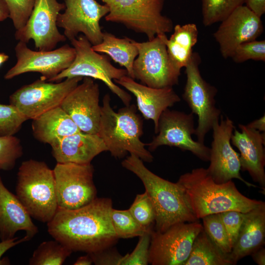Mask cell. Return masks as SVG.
Segmentation results:
<instances>
[{
  "label": "cell",
  "instance_id": "cell-1",
  "mask_svg": "<svg viewBox=\"0 0 265 265\" xmlns=\"http://www.w3.org/2000/svg\"><path fill=\"white\" fill-rule=\"evenodd\" d=\"M112 203L108 198H96L74 210L58 207L47 223L48 232L72 252L87 253L110 248L119 239L110 218Z\"/></svg>",
  "mask_w": 265,
  "mask_h": 265
},
{
  "label": "cell",
  "instance_id": "cell-2",
  "mask_svg": "<svg viewBox=\"0 0 265 265\" xmlns=\"http://www.w3.org/2000/svg\"><path fill=\"white\" fill-rule=\"evenodd\" d=\"M177 182L183 187L188 204L198 220L229 211L247 212L262 201L243 195L232 180L216 183L203 167L181 175Z\"/></svg>",
  "mask_w": 265,
  "mask_h": 265
},
{
  "label": "cell",
  "instance_id": "cell-3",
  "mask_svg": "<svg viewBox=\"0 0 265 265\" xmlns=\"http://www.w3.org/2000/svg\"><path fill=\"white\" fill-rule=\"evenodd\" d=\"M122 165L135 174L142 181L155 212V231L163 232L174 224L198 221L178 182L165 180L149 170L143 160L130 154Z\"/></svg>",
  "mask_w": 265,
  "mask_h": 265
},
{
  "label": "cell",
  "instance_id": "cell-4",
  "mask_svg": "<svg viewBox=\"0 0 265 265\" xmlns=\"http://www.w3.org/2000/svg\"><path fill=\"white\" fill-rule=\"evenodd\" d=\"M142 133V120L136 113L135 106H126L115 112L111 107L109 95H105L98 134L111 155L122 158L129 152L143 161L152 162L153 156L145 148L147 144L140 139Z\"/></svg>",
  "mask_w": 265,
  "mask_h": 265
},
{
  "label": "cell",
  "instance_id": "cell-5",
  "mask_svg": "<svg viewBox=\"0 0 265 265\" xmlns=\"http://www.w3.org/2000/svg\"><path fill=\"white\" fill-rule=\"evenodd\" d=\"M16 196L31 217L50 222L58 209L53 170L44 161L28 159L19 168Z\"/></svg>",
  "mask_w": 265,
  "mask_h": 265
},
{
  "label": "cell",
  "instance_id": "cell-6",
  "mask_svg": "<svg viewBox=\"0 0 265 265\" xmlns=\"http://www.w3.org/2000/svg\"><path fill=\"white\" fill-rule=\"evenodd\" d=\"M109 12L106 21L121 24L138 33L145 34L148 40L157 35L170 32L172 21L162 15L164 0H99Z\"/></svg>",
  "mask_w": 265,
  "mask_h": 265
},
{
  "label": "cell",
  "instance_id": "cell-7",
  "mask_svg": "<svg viewBox=\"0 0 265 265\" xmlns=\"http://www.w3.org/2000/svg\"><path fill=\"white\" fill-rule=\"evenodd\" d=\"M70 41L76 51L74 61L68 68L48 81L59 82L64 79L76 77L99 80L117 95L126 106H129L131 96L114 82V80L128 76L127 70L114 67L106 55L94 51L92 44L83 34Z\"/></svg>",
  "mask_w": 265,
  "mask_h": 265
},
{
  "label": "cell",
  "instance_id": "cell-8",
  "mask_svg": "<svg viewBox=\"0 0 265 265\" xmlns=\"http://www.w3.org/2000/svg\"><path fill=\"white\" fill-rule=\"evenodd\" d=\"M201 57L198 53L193 52L185 67L186 81L182 94L191 113L198 117V125L194 134L197 141L204 143L206 134L212 130L214 124L219 121L221 110L215 106L214 97L217 89L202 78L199 65Z\"/></svg>",
  "mask_w": 265,
  "mask_h": 265
},
{
  "label": "cell",
  "instance_id": "cell-9",
  "mask_svg": "<svg viewBox=\"0 0 265 265\" xmlns=\"http://www.w3.org/2000/svg\"><path fill=\"white\" fill-rule=\"evenodd\" d=\"M132 41L138 51L133 64L135 79L155 88L172 87L178 84L181 71L170 61L166 45L159 35L146 42Z\"/></svg>",
  "mask_w": 265,
  "mask_h": 265
},
{
  "label": "cell",
  "instance_id": "cell-10",
  "mask_svg": "<svg viewBox=\"0 0 265 265\" xmlns=\"http://www.w3.org/2000/svg\"><path fill=\"white\" fill-rule=\"evenodd\" d=\"M83 79L76 77L53 83L42 79L25 85L9 97V104L15 106L27 119H33L60 106L66 96Z\"/></svg>",
  "mask_w": 265,
  "mask_h": 265
},
{
  "label": "cell",
  "instance_id": "cell-11",
  "mask_svg": "<svg viewBox=\"0 0 265 265\" xmlns=\"http://www.w3.org/2000/svg\"><path fill=\"white\" fill-rule=\"evenodd\" d=\"M199 221L173 225L163 232L153 230L149 252L152 265H184L194 240L203 230Z\"/></svg>",
  "mask_w": 265,
  "mask_h": 265
},
{
  "label": "cell",
  "instance_id": "cell-12",
  "mask_svg": "<svg viewBox=\"0 0 265 265\" xmlns=\"http://www.w3.org/2000/svg\"><path fill=\"white\" fill-rule=\"evenodd\" d=\"M53 171L59 208L77 209L97 198L94 168L91 163H57Z\"/></svg>",
  "mask_w": 265,
  "mask_h": 265
},
{
  "label": "cell",
  "instance_id": "cell-13",
  "mask_svg": "<svg viewBox=\"0 0 265 265\" xmlns=\"http://www.w3.org/2000/svg\"><path fill=\"white\" fill-rule=\"evenodd\" d=\"M195 132L193 113L167 108L159 117L157 135L147 146L152 151L162 145L176 147L190 152L203 161H209L210 148L192 139Z\"/></svg>",
  "mask_w": 265,
  "mask_h": 265
},
{
  "label": "cell",
  "instance_id": "cell-14",
  "mask_svg": "<svg viewBox=\"0 0 265 265\" xmlns=\"http://www.w3.org/2000/svg\"><path fill=\"white\" fill-rule=\"evenodd\" d=\"M65 4L58 0H34L31 14L25 25L15 33L19 41L28 43L33 40L38 51L54 49L60 42L67 39L57 26V19Z\"/></svg>",
  "mask_w": 265,
  "mask_h": 265
},
{
  "label": "cell",
  "instance_id": "cell-15",
  "mask_svg": "<svg viewBox=\"0 0 265 265\" xmlns=\"http://www.w3.org/2000/svg\"><path fill=\"white\" fill-rule=\"evenodd\" d=\"M17 62L5 74L10 80L28 72H37L41 79L49 81L68 68L74 61L76 51L73 47L65 44L50 51H33L26 44L19 41L15 47Z\"/></svg>",
  "mask_w": 265,
  "mask_h": 265
},
{
  "label": "cell",
  "instance_id": "cell-16",
  "mask_svg": "<svg viewBox=\"0 0 265 265\" xmlns=\"http://www.w3.org/2000/svg\"><path fill=\"white\" fill-rule=\"evenodd\" d=\"M64 4L57 26L63 29L66 38L71 41L81 33L92 46L100 44L103 34L100 21L108 13V7L96 0H65Z\"/></svg>",
  "mask_w": 265,
  "mask_h": 265
},
{
  "label": "cell",
  "instance_id": "cell-17",
  "mask_svg": "<svg viewBox=\"0 0 265 265\" xmlns=\"http://www.w3.org/2000/svg\"><path fill=\"white\" fill-rule=\"evenodd\" d=\"M235 127L229 117L221 115L212 127V141L210 148V165L207 170L218 184L237 179L248 187L257 186L244 180L240 174L239 155L232 147L231 136Z\"/></svg>",
  "mask_w": 265,
  "mask_h": 265
},
{
  "label": "cell",
  "instance_id": "cell-18",
  "mask_svg": "<svg viewBox=\"0 0 265 265\" xmlns=\"http://www.w3.org/2000/svg\"><path fill=\"white\" fill-rule=\"evenodd\" d=\"M64 99L60 106L71 118L82 132L98 133L101 106L98 83L89 77H83Z\"/></svg>",
  "mask_w": 265,
  "mask_h": 265
},
{
  "label": "cell",
  "instance_id": "cell-19",
  "mask_svg": "<svg viewBox=\"0 0 265 265\" xmlns=\"http://www.w3.org/2000/svg\"><path fill=\"white\" fill-rule=\"evenodd\" d=\"M221 22L213 37L224 58L231 57L239 45L255 40L264 31L261 18L243 5Z\"/></svg>",
  "mask_w": 265,
  "mask_h": 265
},
{
  "label": "cell",
  "instance_id": "cell-20",
  "mask_svg": "<svg viewBox=\"0 0 265 265\" xmlns=\"http://www.w3.org/2000/svg\"><path fill=\"white\" fill-rule=\"evenodd\" d=\"M234 129L231 142L239 151L241 170L247 171L252 180L265 192V133L238 124Z\"/></svg>",
  "mask_w": 265,
  "mask_h": 265
},
{
  "label": "cell",
  "instance_id": "cell-21",
  "mask_svg": "<svg viewBox=\"0 0 265 265\" xmlns=\"http://www.w3.org/2000/svg\"><path fill=\"white\" fill-rule=\"evenodd\" d=\"M114 82L133 94L143 116L153 121L156 133L158 132L159 120L162 113L181 101L172 87L152 88L136 82L128 76L114 80Z\"/></svg>",
  "mask_w": 265,
  "mask_h": 265
},
{
  "label": "cell",
  "instance_id": "cell-22",
  "mask_svg": "<svg viewBox=\"0 0 265 265\" xmlns=\"http://www.w3.org/2000/svg\"><path fill=\"white\" fill-rule=\"evenodd\" d=\"M52 154L57 163H90L107 148L98 133L80 132L52 144Z\"/></svg>",
  "mask_w": 265,
  "mask_h": 265
},
{
  "label": "cell",
  "instance_id": "cell-23",
  "mask_svg": "<svg viewBox=\"0 0 265 265\" xmlns=\"http://www.w3.org/2000/svg\"><path fill=\"white\" fill-rule=\"evenodd\" d=\"M21 230L31 238L38 232L25 207L5 187L0 176V239L12 238Z\"/></svg>",
  "mask_w": 265,
  "mask_h": 265
},
{
  "label": "cell",
  "instance_id": "cell-24",
  "mask_svg": "<svg viewBox=\"0 0 265 265\" xmlns=\"http://www.w3.org/2000/svg\"><path fill=\"white\" fill-rule=\"evenodd\" d=\"M265 241V202L244 213L237 239L229 257L234 265L262 247Z\"/></svg>",
  "mask_w": 265,
  "mask_h": 265
},
{
  "label": "cell",
  "instance_id": "cell-25",
  "mask_svg": "<svg viewBox=\"0 0 265 265\" xmlns=\"http://www.w3.org/2000/svg\"><path fill=\"white\" fill-rule=\"evenodd\" d=\"M31 126L34 137L50 145L67 136L81 132L60 106L32 119Z\"/></svg>",
  "mask_w": 265,
  "mask_h": 265
},
{
  "label": "cell",
  "instance_id": "cell-26",
  "mask_svg": "<svg viewBox=\"0 0 265 265\" xmlns=\"http://www.w3.org/2000/svg\"><path fill=\"white\" fill-rule=\"evenodd\" d=\"M169 39L166 34L159 35L166 45L167 52L173 65L179 71L189 61L192 49L198 40V31L193 23L184 25H176Z\"/></svg>",
  "mask_w": 265,
  "mask_h": 265
},
{
  "label": "cell",
  "instance_id": "cell-27",
  "mask_svg": "<svg viewBox=\"0 0 265 265\" xmlns=\"http://www.w3.org/2000/svg\"><path fill=\"white\" fill-rule=\"evenodd\" d=\"M92 48L97 53L107 54L114 62L124 67L128 76L135 79L133 64L138 51L132 39L128 37L119 38L110 33L103 32L102 41L92 46Z\"/></svg>",
  "mask_w": 265,
  "mask_h": 265
},
{
  "label": "cell",
  "instance_id": "cell-28",
  "mask_svg": "<svg viewBox=\"0 0 265 265\" xmlns=\"http://www.w3.org/2000/svg\"><path fill=\"white\" fill-rule=\"evenodd\" d=\"M184 265H234L229 255L222 252L203 229L195 238Z\"/></svg>",
  "mask_w": 265,
  "mask_h": 265
},
{
  "label": "cell",
  "instance_id": "cell-29",
  "mask_svg": "<svg viewBox=\"0 0 265 265\" xmlns=\"http://www.w3.org/2000/svg\"><path fill=\"white\" fill-rule=\"evenodd\" d=\"M72 251L59 241L41 243L29 260L30 265H61Z\"/></svg>",
  "mask_w": 265,
  "mask_h": 265
},
{
  "label": "cell",
  "instance_id": "cell-30",
  "mask_svg": "<svg viewBox=\"0 0 265 265\" xmlns=\"http://www.w3.org/2000/svg\"><path fill=\"white\" fill-rule=\"evenodd\" d=\"M245 0H201L203 25L207 26L221 22Z\"/></svg>",
  "mask_w": 265,
  "mask_h": 265
},
{
  "label": "cell",
  "instance_id": "cell-31",
  "mask_svg": "<svg viewBox=\"0 0 265 265\" xmlns=\"http://www.w3.org/2000/svg\"><path fill=\"white\" fill-rule=\"evenodd\" d=\"M110 218L114 231L118 238H128L140 237L147 232L134 219L129 211L112 209Z\"/></svg>",
  "mask_w": 265,
  "mask_h": 265
},
{
  "label": "cell",
  "instance_id": "cell-32",
  "mask_svg": "<svg viewBox=\"0 0 265 265\" xmlns=\"http://www.w3.org/2000/svg\"><path fill=\"white\" fill-rule=\"evenodd\" d=\"M201 219L203 229L211 239L222 252L229 255L232 247L220 213L207 215Z\"/></svg>",
  "mask_w": 265,
  "mask_h": 265
},
{
  "label": "cell",
  "instance_id": "cell-33",
  "mask_svg": "<svg viewBox=\"0 0 265 265\" xmlns=\"http://www.w3.org/2000/svg\"><path fill=\"white\" fill-rule=\"evenodd\" d=\"M128 210L141 227L147 231L153 230L155 212L152 201L146 191L136 195Z\"/></svg>",
  "mask_w": 265,
  "mask_h": 265
},
{
  "label": "cell",
  "instance_id": "cell-34",
  "mask_svg": "<svg viewBox=\"0 0 265 265\" xmlns=\"http://www.w3.org/2000/svg\"><path fill=\"white\" fill-rule=\"evenodd\" d=\"M27 120L15 106L0 104V137L14 135Z\"/></svg>",
  "mask_w": 265,
  "mask_h": 265
},
{
  "label": "cell",
  "instance_id": "cell-35",
  "mask_svg": "<svg viewBox=\"0 0 265 265\" xmlns=\"http://www.w3.org/2000/svg\"><path fill=\"white\" fill-rule=\"evenodd\" d=\"M23 154L20 140L14 136L0 137V170L13 169Z\"/></svg>",
  "mask_w": 265,
  "mask_h": 265
},
{
  "label": "cell",
  "instance_id": "cell-36",
  "mask_svg": "<svg viewBox=\"0 0 265 265\" xmlns=\"http://www.w3.org/2000/svg\"><path fill=\"white\" fill-rule=\"evenodd\" d=\"M231 58L236 63H241L249 59L265 61V41L253 40L239 45Z\"/></svg>",
  "mask_w": 265,
  "mask_h": 265
},
{
  "label": "cell",
  "instance_id": "cell-37",
  "mask_svg": "<svg viewBox=\"0 0 265 265\" xmlns=\"http://www.w3.org/2000/svg\"><path fill=\"white\" fill-rule=\"evenodd\" d=\"M151 232L139 237L138 243L133 250L122 256L119 265H147L149 264V252Z\"/></svg>",
  "mask_w": 265,
  "mask_h": 265
},
{
  "label": "cell",
  "instance_id": "cell-38",
  "mask_svg": "<svg viewBox=\"0 0 265 265\" xmlns=\"http://www.w3.org/2000/svg\"><path fill=\"white\" fill-rule=\"evenodd\" d=\"M9 12V18L16 30L26 24L33 8L34 0H4Z\"/></svg>",
  "mask_w": 265,
  "mask_h": 265
},
{
  "label": "cell",
  "instance_id": "cell-39",
  "mask_svg": "<svg viewBox=\"0 0 265 265\" xmlns=\"http://www.w3.org/2000/svg\"><path fill=\"white\" fill-rule=\"evenodd\" d=\"M230 243L233 248L242 224L244 213L229 211L220 213Z\"/></svg>",
  "mask_w": 265,
  "mask_h": 265
},
{
  "label": "cell",
  "instance_id": "cell-40",
  "mask_svg": "<svg viewBox=\"0 0 265 265\" xmlns=\"http://www.w3.org/2000/svg\"><path fill=\"white\" fill-rule=\"evenodd\" d=\"M106 249L88 254L95 265H119L122 256L116 252L106 251Z\"/></svg>",
  "mask_w": 265,
  "mask_h": 265
},
{
  "label": "cell",
  "instance_id": "cell-41",
  "mask_svg": "<svg viewBox=\"0 0 265 265\" xmlns=\"http://www.w3.org/2000/svg\"><path fill=\"white\" fill-rule=\"evenodd\" d=\"M31 239L29 236L26 235L20 239L19 238V237H14L10 239L1 240L0 242V265L10 264L9 260L7 258H1L2 255L7 250L20 243L26 242Z\"/></svg>",
  "mask_w": 265,
  "mask_h": 265
},
{
  "label": "cell",
  "instance_id": "cell-42",
  "mask_svg": "<svg viewBox=\"0 0 265 265\" xmlns=\"http://www.w3.org/2000/svg\"><path fill=\"white\" fill-rule=\"evenodd\" d=\"M245 5L259 17L265 13V0H245Z\"/></svg>",
  "mask_w": 265,
  "mask_h": 265
},
{
  "label": "cell",
  "instance_id": "cell-43",
  "mask_svg": "<svg viewBox=\"0 0 265 265\" xmlns=\"http://www.w3.org/2000/svg\"><path fill=\"white\" fill-rule=\"evenodd\" d=\"M254 261L258 265H265V249L263 246L251 254Z\"/></svg>",
  "mask_w": 265,
  "mask_h": 265
},
{
  "label": "cell",
  "instance_id": "cell-44",
  "mask_svg": "<svg viewBox=\"0 0 265 265\" xmlns=\"http://www.w3.org/2000/svg\"><path fill=\"white\" fill-rule=\"evenodd\" d=\"M248 127L261 132H265V114L260 118L256 119L247 125Z\"/></svg>",
  "mask_w": 265,
  "mask_h": 265
},
{
  "label": "cell",
  "instance_id": "cell-45",
  "mask_svg": "<svg viewBox=\"0 0 265 265\" xmlns=\"http://www.w3.org/2000/svg\"><path fill=\"white\" fill-rule=\"evenodd\" d=\"M9 18V12L4 0H0V22Z\"/></svg>",
  "mask_w": 265,
  "mask_h": 265
},
{
  "label": "cell",
  "instance_id": "cell-46",
  "mask_svg": "<svg viewBox=\"0 0 265 265\" xmlns=\"http://www.w3.org/2000/svg\"><path fill=\"white\" fill-rule=\"evenodd\" d=\"M93 263L92 259L87 253L86 255L80 256L74 263V265H90Z\"/></svg>",
  "mask_w": 265,
  "mask_h": 265
},
{
  "label": "cell",
  "instance_id": "cell-47",
  "mask_svg": "<svg viewBox=\"0 0 265 265\" xmlns=\"http://www.w3.org/2000/svg\"><path fill=\"white\" fill-rule=\"evenodd\" d=\"M9 58V56L4 53H0V66Z\"/></svg>",
  "mask_w": 265,
  "mask_h": 265
}]
</instances>
